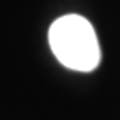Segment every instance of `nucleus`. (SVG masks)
<instances>
[{
  "label": "nucleus",
  "mask_w": 120,
  "mask_h": 120,
  "mask_svg": "<svg viewBox=\"0 0 120 120\" xmlns=\"http://www.w3.org/2000/svg\"><path fill=\"white\" fill-rule=\"evenodd\" d=\"M48 41L55 58L64 67L92 72L101 64V46L92 23L79 14H65L49 26Z\"/></svg>",
  "instance_id": "obj_1"
}]
</instances>
